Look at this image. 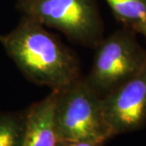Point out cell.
<instances>
[{"label":"cell","mask_w":146,"mask_h":146,"mask_svg":"<svg viewBox=\"0 0 146 146\" xmlns=\"http://www.w3.org/2000/svg\"><path fill=\"white\" fill-rule=\"evenodd\" d=\"M0 42L8 56L29 81L62 89L80 78L75 54L35 20L24 16Z\"/></svg>","instance_id":"obj_1"},{"label":"cell","mask_w":146,"mask_h":146,"mask_svg":"<svg viewBox=\"0 0 146 146\" xmlns=\"http://www.w3.org/2000/svg\"><path fill=\"white\" fill-rule=\"evenodd\" d=\"M54 122L58 141L106 142L113 135L105 120L102 98L80 78L55 89Z\"/></svg>","instance_id":"obj_2"},{"label":"cell","mask_w":146,"mask_h":146,"mask_svg":"<svg viewBox=\"0 0 146 146\" xmlns=\"http://www.w3.org/2000/svg\"><path fill=\"white\" fill-rule=\"evenodd\" d=\"M16 7L24 16L62 32L76 43L97 47L103 39L97 0H18Z\"/></svg>","instance_id":"obj_3"},{"label":"cell","mask_w":146,"mask_h":146,"mask_svg":"<svg viewBox=\"0 0 146 146\" xmlns=\"http://www.w3.org/2000/svg\"><path fill=\"white\" fill-rule=\"evenodd\" d=\"M97 47L93 67L84 80L102 98L146 65V50L129 32H116Z\"/></svg>","instance_id":"obj_4"},{"label":"cell","mask_w":146,"mask_h":146,"mask_svg":"<svg viewBox=\"0 0 146 146\" xmlns=\"http://www.w3.org/2000/svg\"><path fill=\"white\" fill-rule=\"evenodd\" d=\"M106 124L113 136L140 130L146 123V65L102 97Z\"/></svg>","instance_id":"obj_5"},{"label":"cell","mask_w":146,"mask_h":146,"mask_svg":"<svg viewBox=\"0 0 146 146\" xmlns=\"http://www.w3.org/2000/svg\"><path fill=\"white\" fill-rule=\"evenodd\" d=\"M55 93L33 104L25 111V131L24 140L31 146H56L58 142L54 106Z\"/></svg>","instance_id":"obj_6"},{"label":"cell","mask_w":146,"mask_h":146,"mask_svg":"<svg viewBox=\"0 0 146 146\" xmlns=\"http://www.w3.org/2000/svg\"><path fill=\"white\" fill-rule=\"evenodd\" d=\"M25 131V112H0V146H21Z\"/></svg>","instance_id":"obj_7"},{"label":"cell","mask_w":146,"mask_h":146,"mask_svg":"<svg viewBox=\"0 0 146 146\" xmlns=\"http://www.w3.org/2000/svg\"><path fill=\"white\" fill-rule=\"evenodd\" d=\"M114 16L136 31L146 15V0H106Z\"/></svg>","instance_id":"obj_8"},{"label":"cell","mask_w":146,"mask_h":146,"mask_svg":"<svg viewBox=\"0 0 146 146\" xmlns=\"http://www.w3.org/2000/svg\"><path fill=\"white\" fill-rule=\"evenodd\" d=\"M104 143L102 141H58L56 146H103Z\"/></svg>","instance_id":"obj_9"},{"label":"cell","mask_w":146,"mask_h":146,"mask_svg":"<svg viewBox=\"0 0 146 146\" xmlns=\"http://www.w3.org/2000/svg\"><path fill=\"white\" fill-rule=\"evenodd\" d=\"M136 31L138 32V33H141L143 36H145V38H146V15L145 16V18H144L143 21L141 23V25L137 27V29H136Z\"/></svg>","instance_id":"obj_10"}]
</instances>
